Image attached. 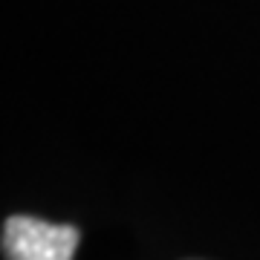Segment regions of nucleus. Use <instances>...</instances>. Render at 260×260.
Returning a JSON list of instances; mask_svg holds the SVG:
<instances>
[{"label": "nucleus", "mask_w": 260, "mask_h": 260, "mask_svg": "<svg viewBox=\"0 0 260 260\" xmlns=\"http://www.w3.org/2000/svg\"><path fill=\"white\" fill-rule=\"evenodd\" d=\"M75 225H55L38 217L15 214L3 223V257L6 260H73L78 246Z\"/></svg>", "instance_id": "nucleus-1"}]
</instances>
